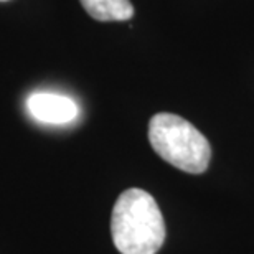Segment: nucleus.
<instances>
[{
    "instance_id": "1",
    "label": "nucleus",
    "mask_w": 254,
    "mask_h": 254,
    "mask_svg": "<svg viewBox=\"0 0 254 254\" xmlns=\"http://www.w3.org/2000/svg\"><path fill=\"white\" fill-rule=\"evenodd\" d=\"M111 235L121 254H155L165 241V223L154 196L145 190L121 193L111 216Z\"/></svg>"
},
{
    "instance_id": "2",
    "label": "nucleus",
    "mask_w": 254,
    "mask_h": 254,
    "mask_svg": "<svg viewBox=\"0 0 254 254\" xmlns=\"http://www.w3.org/2000/svg\"><path fill=\"white\" fill-rule=\"evenodd\" d=\"M149 140L162 159L187 174H203L210 165V142L180 116L155 114L149 123Z\"/></svg>"
},
{
    "instance_id": "3",
    "label": "nucleus",
    "mask_w": 254,
    "mask_h": 254,
    "mask_svg": "<svg viewBox=\"0 0 254 254\" xmlns=\"http://www.w3.org/2000/svg\"><path fill=\"white\" fill-rule=\"evenodd\" d=\"M27 111L43 124H69L78 118V104L68 96L55 93H33L27 99Z\"/></svg>"
},
{
    "instance_id": "4",
    "label": "nucleus",
    "mask_w": 254,
    "mask_h": 254,
    "mask_svg": "<svg viewBox=\"0 0 254 254\" xmlns=\"http://www.w3.org/2000/svg\"><path fill=\"white\" fill-rule=\"evenodd\" d=\"M89 17L99 22H124L134 17L130 0H79Z\"/></svg>"
},
{
    "instance_id": "5",
    "label": "nucleus",
    "mask_w": 254,
    "mask_h": 254,
    "mask_svg": "<svg viewBox=\"0 0 254 254\" xmlns=\"http://www.w3.org/2000/svg\"><path fill=\"white\" fill-rule=\"evenodd\" d=\"M0 2H8V0H0Z\"/></svg>"
}]
</instances>
